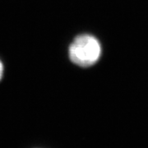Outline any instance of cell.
<instances>
[{"mask_svg": "<svg viewBox=\"0 0 148 148\" xmlns=\"http://www.w3.org/2000/svg\"><path fill=\"white\" fill-rule=\"evenodd\" d=\"M101 45L95 36L82 34L77 36L70 45L69 55L70 60L80 67H90L95 64L101 55Z\"/></svg>", "mask_w": 148, "mask_h": 148, "instance_id": "1", "label": "cell"}, {"mask_svg": "<svg viewBox=\"0 0 148 148\" xmlns=\"http://www.w3.org/2000/svg\"><path fill=\"white\" fill-rule=\"evenodd\" d=\"M3 74V65L2 64V62L0 61V80L2 79Z\"/></svg>", "mask_w": 148, "mask_h": 148, "instance_id": "2", "label": "cell"}]
</instances>
